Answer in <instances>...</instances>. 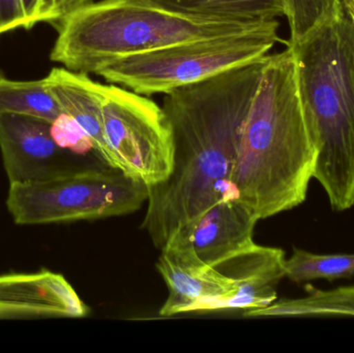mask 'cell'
<instances>
[{
	"label": "cell",
	"instance_id": "obj_3",
	"mask_svg": "<svg viewBox=\"0 0 354 353\" xmlns=\"http://www.w3.org/2000/svg\"><path fill=\"white\" fill-rule=\"evenodd\" d=\"M292 48L297 85L317 151L314 180L334 211L354 205V21L346 12Z\"/></svg>",
	"mask_w": 354,
	"mask_h": 353
},
{
	"label": "cell",
	"instance_id": "obj_7",
	"mask_svg": "<svg viewBox=\"0 0 354 353\" xmlns=\"http://www.w3.org/2000/svg\"><path fill=\"white\" fill-rule=\"evenodd\" d=\"M106 144L114 168L147 187L164 182L174 169L172 128L153 99L116 84H101Z\"/></svg>",
	"mask_w": 354,
	"mask_h": 353
},
{
	"label": "cell",
	"instance_id": "obj_9",
	"mask_svg": "<svg viewBox=\"0 0 354 353\" xmlns=\"http://www.w3.org/2000/svg\"><path fill=\"white\" fill-rule=\"evenodd\" d=\"M51 122L19 114H0V151L10 184L44 182L86 166L56 144Z\"/></svg>",
	"mask_w": 354,
	"mask_h": 353
},
{
	"label": "cell",
	"instance_id": "obj_1",
	"mask_svg": "<svg viewBox=\"0 0 354 353\" xmlns=\"http://www.w3.org/2000/svg\"><path fill=\"white\" fill-rule=\"evenodd\" d=\"M268 55L165 93L174 169L149 187L142 228L164 248L183 224L218 201L235 199L231 174Z\"/></svg>",
	"mask_w": 354,
	"mask_h": 353
},
{
	"label": "cell",
	"instance_id": "obj_16",
	"mask_svg": "<svg viewBox=\"0 0 354 353\" xmlns=\"http://www.w3.org/2000/svg\"><path fill=\"white\" fill-rule=\"evenodd\" d=\"M62 112L46 79L14 81L0 75V114H19L52 122Z\"/></svg>",
	"mask_w": 354,
	"mask_h": 353
},
{
	"label": "cell",
	"instance_id": "obj_12",
	"mask_svg": "<svg viewBox=\"0 0 354 353\" xmlns=\"http://www.w3.org/2000/svg\"><path fill=\"white\" fill-rule=\"evenodd\" d=\"M285 252L282 249L252 245L216 263L234 281L236 294L222 311L266 308L278 298L279 284L284 278Z\"/></svg>",
	"mask_w": 354,
	"mask_h": 353
},
{
	"label": "cell",
	"instance_id": "obj_23",
	"mask_svg": "<svg viewBox=\"0 0 354 353\" xmlns=\"http://www.w3.org/2000/svg\"><path fill=\"white\" fill-rule=\"evenodd\" d=\"M353 20L354 21V17H353Z\"/></svg>",
	"mask_w": 354,
	"mask_h": 353
},
{
	"label": "cell",
	"instance_id": "obj_13",
	"mask_svg": "<svg viewBox=\"0 0 354 353\" xmlns=\"http://www.w3.org/2000/svg\"><path fill=\"white\" fill-rule=\"evenodd\" d=\"M45 79L62 112L74 118L91 141L97 158L108 167L114 168L113 159L104 137L102 83L91 80L87 74L66 68H53Z\"/></svg>",
	"mask_w": 354,
	"mask_h": 353
},
{
	"label": "cell",
	"instance_id": "obj_8",
	"mask_svg": "<svg viewBox=\"0 0 354 353\" xmlns=\"http://www.w3.org/2000/svg\"><path fill=\"white\" fill-rule=\"evenodd\" d=\"M258 221L241 201L224 199L179 226L161 250L187 265L212 267L255 244Z\"/></svg>",
	"mask_w": 354,
	"mask_h": 353
},
{
	"label": "cell",
	"instance_id": "obj_15",
	"mask_svg": "<svg viewBox=\"0 0 354 353\" xmlns=\"http://www.w3.org/2000/svg\"><path fill=\"white\" fill-rule=\"evenodd\" d=\"M181 14L218 20H277L286 16L284 0H147Z\"/></svg>",
	"mask_w": 354,
	"mask_h": 353
},
{
	"label": "cell",
	"instance_id": "obj_20",
	"mask_svg": "<svg viewBox=\"0 0 354 353\" xmlns=\"http://www.w3.org/2000/svg\"><path fill=\"white\" fill-rule=\"evenodd\" d=\"M50 132L56 144L73 155H82L91 149L93 151L91 141L84 131L74 118L64 112L51 122Z\"/></svg>",
	"mask_w": 354,
	"mask_h": 353
},
{
	"label": "cell",
	"instance_id": "obj_14",
	"mask_svg": "<svg viewBox=\"0 0 354 353\" xmlns=\"http://www.w3.org/2000/svg\"><path fill=\"white\" fill-rule=\"evenodd\" d=\"M305 287L304 298H284L266 308L245 310L243 317H354V285L330 290Z\"/></svg>",
	"mask_w": 354,
	"mask_h": 353
},
{
	"label": "cell",
	"instance_id": "obj_17",
	"mask_svg": "<svg viewBox=\"0 0 354 353\" xmlns=\"http://www.w3.org/2000/svg\"><path fill=\"white\" fill-rule=\"evenodd\" d=\"M285 274L295 283L349 279L354 276V254H315L293 248L285 260Z\"/></svg>",
	"mask_w": 354,
	"mask_h": 353
},
{
	"label": "cell",
	"instance_id": "obj_5",
	"mask_svg": "<svg viewBox=\"0 0 354 353\" xmlns=\"http://www.w3.org/2000/svg\"><path fill=\"white\" fill-rule=\"evenodd\" d=\"M279 22L239 35L193 39L116 60L97 73L111 84L149 97L199 82L268 55Z\"/></svg>",
	"mask_w": 354,
	"mask_h": 353
},
{
	"label": "cell",
	"instance_id": "obj_4",
	"mask_svg": "<svg viewBox=\"0 0 354 353\" xmlns=\"http://www.w3.org/2000/svg\"><path fill=\"white\" fill-rule=\"evenodd\" d=\"M278 20L245 22L191 16L147 0L87 2L56 26L52 61L68 70L97 74L116 60L183 41L239 35Z\"/></svg>",
	"mask_w": 354,
	"mask_h": 353
},
{
	"label": "cell",
	"instance_id": "obj_6",
	"mask_svg": "<svg viewBox=\"0 0 354 353\" xmlns=\"http://www.w3.org/2000/svg\"><path fill=\"white\" fill-rule=\"evenodd\" d=\"M149 187L120 170L84 167L44 182L10 184L6 207L18 225L71 223L139 211Z\"/></svg>",
	"mask_w": 354,
	"mask_h": 353
},
{
	"label": "cell",
	"instance_id": "obj_11",
	"mask_svg": "<svg viewBox=\"0 0 354 353\" xmlns=\"http://www.w3.org/2000/svg\"><path fill=\"white\" fill-rule=\"evenodd\" d=\"M157 269L169 292L161 316L222 311L223 305L236 294L234 281L218 265H187L161 250Z\"/></svg>",
	"mask_w": 354,
	"mask_h": 353
},
{
	"label": "cell",
	"instance_id": "obj_18",
	"mask_svg": "<svg viewBox=\"0 0 354 353\" xmlns=\"http://www.w3.org/2000/svg\"><path fill=\"white\" fill-rule=\"evenodd\" d=\"M64 18V0H0V35L41 22L57 25Z\"/></svg>",
	"mask_w": 354,
	"mask_h": 353
},
{
	"label": "cell",
	"instance_id": "obj_2",
	"mask_svg": "<svg viewBox=\"0 0 354 353\" xmlns=\"http://www.w3.org/2000/svg\"><path fill=\"white\" fill-rule=\"evenodd\" d=\"M317 151L306 124L292 48L268 55L231 174L235 199L259 220L299 207Z\"/></svg>",
	"mask_w": 354,
	"mask_h": 353
},
{
	"label": "cell",
	"instance_id": "obj_21",
	"mask_svg": "<svg viewBox=\"0 0 354 353\" xmlns=\"http://www.w3.org/2000/svg\"><path fill=\"white\" fill-rule=\"evenodd\" d=\"M87 2H89V0H64V15L68 16L73 10L80 8L81 6L87 3Z\"/></svg>",
	"mask_w": 354,
	"mask_h": 353
},
{
	"label": "cell",
	"instance_id": "obj_10",
	"mask_svg": "<svg viewBox=\"0 0 354 353\" xmlns=\"http://www.w3.org/2000/svg\"><path fill=\"white\" fill-rule=\"evenodd\" d=\"M88 313L59 274L41 271L0 276V319L81 318Z\"/></svg>",
	"mask_w": 354,
	"mask_h": 353
},
{
	"label": "cell",
	"instance_id": "obj_22",
	"mask_svg": "<svg viewBox=\"0 0 354 353\" xmlns=\"http://www.w3.org/2000/svg\"><path fill=\"white\" fill-rule=\"evenodd\" d=\"M344 8L345 12L353 18L354 17V0H340Z\"/></svg>",
	"mask_w": 354,
	"mask_h": 353
},
{
	"label": "cell",
	"instance_id": "obj_19",
	"mask_svg": "<svg viewBox=\"0 0 354 353\" xmlns=\"http://www.w3.org/2000/svg\"><path fill=\"white\" fill-rule=\"evenodd\" d=\"M290 28L288 45L299 43L328 21L344 14L340 0H284Z\"/></svg>",
	"mask_w": 354,
	"mask_h": 353
}]
</instances>
